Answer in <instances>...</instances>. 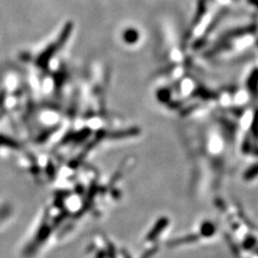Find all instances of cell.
<instances>
[{
	"label": "cell",
	"mask_w": 258,
	"mask_h": 258,
	"mask_svg": "<svg viewBox=\"0 0 258 258\" xmlns=\"http://www.w3.org/2000/svg\"><path fill=\"white\" fill-rule=\"evenodd\" d=\"M199 238V236H194V235H193V236H186L184 239H180V240H174V241H172L171 242V244H174L173 246H175V245H179L181 242H194V241H196L197 239Z\"/></svg>",
	"instance_id": "4"
},
{
	"label": "cell",
	"mask_w": 258,
	"mask_h": 258,
	"mask_svg": "<svg viewBox=\"0 0 258 258\" xmlns=\"http://www.w3.org/2000/svg\"><path fill=\"white\" fill-rule=\"evenodd\" d=\"M201 233L204 236H212L215 233V227L214 224L210 222H205L201 226Z\"/></svg>",
	"instance_id": "2"
},
{
	"label": "cell",
	"mask_w": 258,
	"mask_h": 258,
	"mask_svg": "<svg viewBox=\"0 0 258 258\" xmlns=\"http://www.w3.org/2000/svg\"><path fill=\"white\" fill-rule=\"evenodd\" d=\"M168 224H169V220L167 218H161L158 221V223L153 227L150 233L148 235L147 239L148 240H153L154 238H156V236H159L163 232V230L168 226Z\"/></svg>",
	"instance_id": "1"
},
{
	"label": "cell",
	"mask_w": 258,
	"mask_h": 258,
	"mask_svg": "<svg viewBox=\"0 0 258 258\" xmlns=\"http://www.w3.org/2000/svg\"><path fill=\"white\" fill-rule=\"evenodd\" d=\"M255 243H256V240H255L253 237L251 236L250 238L247 239V241L244 243V245L249 249V248H251Z\"/></svg>",
	"instance_id": "5"
},
{
	"label": "cell",
	"mask_w": 258,
	"mask_h": 258,
	"mask_svg": "<svg viewBox=\"0 0 258 258\" xmlns=\"http://www.w3.org/2000/svg\"><path fill=\"white\" fill-rule=\"evenodd\" d=\"M258 175V165H255L250 170H248L245 173V179L246 180H252Z\"/></svg>",
	"instance_id": "3"
}]
</instances>
